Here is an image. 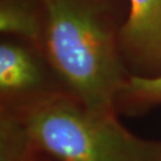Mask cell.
Returning <instances> with one entry per match:
<instances>
[{"mask_svg":"<svg viewBox=\"0 0 161 161\" xmlns=\"http://www.w3.org/2000/svg\"><path fill=\"white\" fill-rule=\"evenodd\" d=\"M42 54L67 92L102 112L118 114L116 100L129 79L110 0H41Z\"/></svg>","mask_w":161,"mask_h":161,"instance_id":"obj_1","label":"cell"},{"mask_svg":"<svg viewBox=\"0 0 161 161\" xmlns=\"http://www.w3.org/2000/svg\"><path fill=\"white\" fill-rule=\"evenodd\" d=\"M1 112L53 161H161V142L134 135L117 114L92 109L62 88L1 106Z\"/></svg>","mask_w":161,"mask_h":161,"instance_id":"obj_2","label":"cell"},{"mask_svg":"<svg viewBox=\"0 0 161 161\" xmlns=\"http://www.w3.org/2000/svg\"><path fill=\"white\" fill-rule=\"evenodd\" d=\"M129 12L118 31L123 61L134 75H161V0H128Z\"/></svg>","mask_w":161,"mask_h":161,"instance_id":"obj_3","label":"cell"},{"mask_svg":"<svg viewBox=\"0 0 161 161\" xmlns=\"http://www.w3.org/2000/svg\"><path fill=\"white\" fill-rule=\"evenodd\" d=\"M43 54L22 41L8 38L0 43L1 106L25 102L49 91L60 90L48 79ZM64 90V88H62Z\"/></svg>","mask_w":161,"mask_h":161,"instance_id":"obj_4","label":"cell"},{"mask_svg":"<svg viewBox=\"0 0 161 161\" xmlns=\"http://www.w3.org/2000/svg\"><path fill=\"white\" fill-rule=\"evenodd\" d=\"M0 31L42 53L44 12L41 0H0Z\"/></svg>","mask_w":161,"mask_h":161,"instance_id":"obj_5","label":"cell"},{"mask_svg":"<svg viewBox=\"0 0 161 161\" xmlns=\"http://www.w3.org/2000/svg\"><path fill=\"white\" fill-rule=\"evenodd\" d=\"M161 105V75L130 74L116 100L117 112L137 115Z\"/></svg>","mask_w":161,"mask_h":161,"instance_id":"obj_6","label":"cell"},{"mask_svg":"<svg viewBox=\"0 0 161 161\" xmlns=\"http://www.w3.org/2000/svg\"><path fill=\"white\" fill-rule=\"evenodd\" d=\"M18 161H53V160L49 159V158H47L46 155L38 153L37 150L32 149L29 154H26L24 158H22L20 160H18Z\"/></svg>","mask_w":161,"mask_h":161,"instance_id":"obj_7","label":"cell"}]
</instances>
